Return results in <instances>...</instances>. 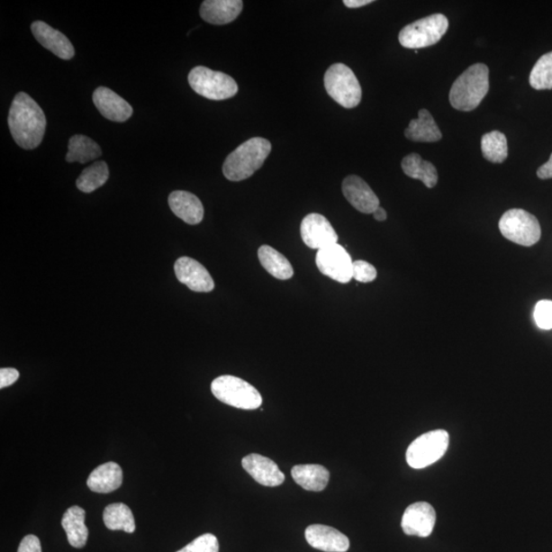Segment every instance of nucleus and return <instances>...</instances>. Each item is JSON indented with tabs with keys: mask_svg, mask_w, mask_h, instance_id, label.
I'll list each match as a JSON object with an SVG mask.
<instances>
[{
	"mask_svg": "<svg viewBox=\"0 0 552 552\" xmlns=\"http://www.w3.org/2000/svg\"><path fill=\"white\" fill-rule=\"evenodd\" d=\"M271 152V143L262 138H253L241 143L223 164V174L231 181H241L258 171Z\"/></svg>",
	"mask_w": 552,
	"mask_h": 552,
	"instance_id": "7ed1b4c3",
	"label": "nucleus"
},
{
	"mask_svg": "<svg viewBox=\"0 0 552 552\" xmlns=\"http://www.w3.org/2000/svg\"><path fill=\"white\" fill-rule=\"evenodd\" d=\"M93 100L101 114L114 122H125L133 114L131 105L110 88L101 86L95 89Z\"/></svg>",
	"mask_w": 552,
	"mask_h": 552,
	"instance_id": "dca6fc26",
	"label": "nucleus"
},
{
	"mask_svg": "<svg viewBox=\"0 0 552 552\" xmlns=\"http://www.w3.org/2000/svg\"><path fill=\"white\" fill-rule=\"evenodd\" d=\"M537 176L540 179H550L552 178V154L549 158L548 162L542 165L538 170H537Z\"/></svg>",
	"mask_w": 552,
	"mask_h": 552,
	"instance_id": "e433bc0d",
	"label": "nucleus"
},
{
	"mask_svg": "<svg viewBox=\"0 0 552 552\" xmlns=\"http://www.w3.org/2000/svg\"><path fill=\"white\" fill-rule=\"evenodd\" d=\"M529 81L534 89H552V51L537 60Z\"/></svg>",
	"mask_w": 552,
	"mask_h": 552,
	"instance_id": "7c9ffc66",
	"label": "nucleus"
},
{
	"mask_svg": "<svg viewBox=\"0 0 552 552\" xmlns=\"http://www.w3.org/2000/svg\"><path fill=\"white\" fill-rule=\"evenodd\" d=\"M243 7L241 0H206L201 5L200 14L210 24L225 25L236 20Z\"/></svg>",
	"mask_w": 552,
	"mask_h": 552,
	"instance_id": "6ab92c4d",
	"label": "nucleus"
},
{
	"mask_svg": "<svg viewBox=\"0 0 552 552\" xmlns=\"http://www.w3.org/2000/svg\"><path fill=\"white\" fill-rule=\"evenodd\" d=\"M305 537L310 547L324 552H346L350 547L349 538L329 526H309Z\"/></svg>",
	"mask_w": 552,
	"mask_h": 552,
	"instance_id": "f3484780",
	"label": "nucleus"
},
{
	"mask_svg": "<svg viewBox=\"0 0 552 552\" xmlns=\"http://www.w3.org/2000/svg\"><path fill=\"white\" fill-rule=\"evenodd\" d=\"M499 230L505 239L524 247L534 246L541 238L539 222L523 209L506 211L499 222Z\"/></svg>",
	"mask_w": 552,
	"mask_h": 552,
	"instance_id": "6e6552de",
	"label": "nucleus"
},
{
	"mask_svg": "<svg viewBox=\"0 0 552 552\" xmlns=\"http://www.w3.org/2000/svg\"><path fill=\"white\" fill-rule=\"evenodd\" d=\"M301 237L310 249H319L338 244V234L327 218L321 214L307 215L301 223Z\"/></svg>",
	"mask_w": 552,
	"mask_h": 552,
	"instance_id": "9b49d317",
	"label": "nucleus"
},
{
	"mask_svg": "<svg viewBox=\"0 0 552 552\" xmlns=\"http://www.w3.org/2000/svg\"><path fill=\"white\" fill-rule=\"evenodd\" d=\"M7 122L19 147L25 149L40 147L47 130V118L32 96L25 93L14 96Z\"/></svg>",
	"mask_w": 552,
	"mask_h": 552,
	"instance_id": "f257e3e1",
	"label": "nucleus"
},
{
	"mask_svg": "<svg viewBox=\"0 0 552 552\" xmlns=\"http://www.w3.org/2000/svg\"><path fill=\"white\" fill-rule=\"evenodd\" d=\"M436 511L428 502H415L406 509L401 527L406 535L426 538L434 530Z\"/></svg>",
	"mask_w": 552,
	"mask_h": 552,
	"instance_id": "ddd939ff",
	"label": "nucleus"
},
{
	"mask_svg": "<svg viewBox=\"0 0 552 552\" xmlns=\"http://www.w3.org/2000/svg\"><path fill=\"white\" fill-rule=\"evenodd\" d=\"M481 149L484 158L491 163H503L509 156L508 140L501 131L484 134Z\"/></svg>",
	"mask_w": 552,
	"mask_h": 552,
	"instance_id": "c85d7f7f",
	"label": "nucleus"
},
{
	"mask_svg": "<svg viewBox=\"0 0 552 552\" xmlns=\"http://www.w3.org/2000/svg\"><path fill=\"white\" fill-rule=\"evenodd\" d=\"M373 0H344L343 4L349 9H358V7L373 4Z\"/></svg>",
	"mask_w": 552,
	"mask_h": 552,
	"instance_id": "4c0bfd02",
	"label": "nucleus"
},
{
	"mask_svg": "<svg viewBox=\"0 0 552 552\" xmlns=\"http://www.w3.org/2000/svg\"><path fill=\"white\" fill-rule=\"evenodd\" d=\"M258 257L261 266L272 276L285 281L294 276L292 264L276 249L264 245L258 249Z\"/></svg>",
	"mask_w": 552,
	"mask_h": 552,
	"instance_id": "a878e982",
	"label": "nucleus"
},
{
	"mask_svg": "<svg viewBox=\"0 0 552 552\" xmlns=\"http://www.w3.org/2000/svg\"><path fill=\"white\" fill-rule=\"evenodd\" d=\"M324 87L332 100L346 109L357 107L361 102L360 83L349 67L331 65L324 74Z\"/></svg>",
	"mask_w": 552,
	"mask_h": 552,
	"instance_id": "39448f33",
	"label": "nucleus"
},
{
	"mask_svg": "<svg viewBox=\"0 0 552 552\" xmlns=\"http://www.w3.org/2000/svg\"><path fill=\"white\" fill-rule=\"evenodd\" d=\"M489 87V68L485 64H475L453 83L450 104L457 111H474L487 95Z\"/></svg>",
	"mask_w": 552,
	"mask_h": 552,
	"instance_id": "f03ea898",
	"label": "nucleus"
},
{
	"mask_svg": "<svg viewBox=\"0 0 552 552\" xmlns=\"http://www.w3.org/2000/svg\"><path fill=\"white\" fill-rule=\"evenodd\" d=\"M342 191L351 205L365 214H374L380 207V200L365 180L357 176L344 179Z\"/></svg>",
	"mask_w": 552,
	"mask_h": 552,
	"instance_id": "4468645a",
	"label": "nucleus"
},
{
	"mask_svg": "<svg viewBox=\"0 0 552 552\" xmlns=\"http://www.w3.org/2000/svg\"><path fill=\"white\" fill-rule=\"evenodd\" d=\"M244 470L257 482L267 487H276L285 482V475L274 460L260 455H249L241 460Z\"/></svg>",
	"mask_w": 552,
	"mask_h": 552,
	"instance_id": "2eb2a0df",
	"label": "nucleus"
},
{
	"mask_svg": "<svg viewBox=\"0 0 552 552\" xmlns=\"http://www.w3.org/2000/svg\"><path fill=\"white\" fill-rule=\"evenodd\" d=\"M352 276L359 283H372L377 276V271L372 264L357 260L353 262Z\"/></svg>",
	"mask_w": 552,
	"mask_h": 552,
	"instance_id": "72a5a7b5",
	"label": "nucleus"
},
{
	"mask_svg": "<svg viewBox=\"0 0 552 552\" xmlns=\"http://www.w3.org/2000/svg\"><path fill=\"white\" fill-rule=\"evenodd\" d=\"M188 83L195 92L212 101H224L239 92L237 82L230 75L199 66L188 74Z\"/></svg>",
	"mask_w": 552,
	"mask_h": 552,
	"instance_id": "0eeeda50",
	"label": "nucleus"
},
{
	"mask_svg": "<svg viewBox=\"0 0 552 552\" xmlns=\"http://www.w3.org/2000/svg\"><path fill=\"white\" fill-rule=\"evenodd\" d=\"M19 376L20 374L16 368L0 369V388L10 387V385L18 381Z\"/></svg>",
	"mask_w": 552,
	"mask_h": 552,
	"instance_id": "c9c22d12",
	"label": "nucleus"
},
{
	"mask_svg": "<svg viewBox=\"0 0 552 552\" xmlns=\"http://www.w3.org/2000/svg\"><path fill=\"white\" fill-rule=\"evenodd\" d=\"M103 154V150L97 143L86 135H74L68 145L66 161L68 163L78 162L86 164L95 160Z\"/></svg>",
	"mask_w": 552,
	"mask_h": 552,
	"instance_id": "bb28decb",
	"label": "nucleus"
},
{
	"mask_svg": "<svg viewBox=\"0 0 552 552\" xmlns=\"http://www.w3.org/2000/svg\"><path fill=\"white\" fill-rule=\"evenodd\" d=\"M168 202L173 213L186 223L196 225L203 222V204L194 194L185 191L173 192Z\"/></svg>",
	"mask_w": 552,
	"mask_h": 552,
	"instance_id": "aec40b11",
	"label": "nucleus"
},
{
	"mask_svg": "<svg viewBox=\"0 0 552 552\" xmlns=\"http://www.w3.org/2000/svg\"><path fill=\"white\" fill-rule=\"evenodd\" d=\"M18 552H42L39 537L27 535L20 543Z\"/></svg>",
	"mask_w": 552,
	"mask_h": 552,
	"instance_id": "f704fd0d",
	"label": "nucleus"
},
{
	"mask_svg": "<svg viewBox=\"0 0 552 552\" xmlns=\"http://www.w3.org/2000/svg\"><path fill=\"white\" fill-rule=\"evenodd\" d=\"M315 262L322 275L338 283L347 284L353 278L351 256L341 245L335 244L319 249Z\"/></svg>",
	"mask_w": 552,
	"mask_h": 552,
	"instance_id": "9d476101",
	"label": "nucleus"
},
{
	"mask_svg": "<svg viewBox=\"0 0 552 552\" xmlns=\"http://www.w3.org/2000/svg\"><path fill=\"white\" fill-rule=\"evenodd\" d=\"M403 172L408 177L419 179L429 188H433L438 183V172L435 166L419 154L406 156L401 163Z\"/></svg>",
	"mask_w": 552,
	"mask_h": 552,
	"instance_id": "393cba45",
	"label": "nucleus"
},
{
	"mask_svg": "<svg viewBox=\"0 0 552 552\" xmlns=\"http://www.w3.org/2000/svg\"><path fill=\"white\" fill-rule=\"evenodd\" d=\"M449 446V434L444 430H436L415 439L406 452L408 466L423 468L443 457Z\"/></svg>",
	"mask_w": 552,
	"mask_h": 552,
	"instance_id": "1a4fd4ad",
	"label": "nucleus"
},
{
	"mask_svg": "<svg viewBox=\"0 0 552 552\" xmlns=\"http://www.w3.org/2000/svg\"><path fill=\"white\" fill-rule=\"evenodd\" d=\"M32 33L35 40L39 41L44 49L49 50L52 54L59 59L68 60L75 55V50L66 35L58 30L50 27L47 23L35 21L32 25Z\"/></svg>",
	"mask_w": 552,
	"mask_h": 552,
	"instance_id": "a211bd4d",
	"label": "nucleus"
},
{
	"mask_svg": "<svg viewBox=\"0 0 552 552\" xmlns=\"http://www.w3.org/2000/svg\"><path fill=\"white\" fill-rule=\"evenodd\" d=\"M174 270L178 281L194 292L209 293L214 290L215 284L209 271L190 257H181L176 262Z\"/></svg>",
	"mask_w": 552,
	"mask_h": 552,
	"instance_id": "f8f14e48",
	"label": "nucleus"
},
{
	"mask_svg": "<svg viewBox=\"0 0 552 552\" xmlns=\"http://www.w3.org/2000/svg\"><path fill=\"white\" fill-rule=\"evenodd\" d=\"M292 476L294 482L307 491H321L327 488L330 481L328 468L321 465H298L292 468Z\"/></svg>",
	"mask_w": 552,
	"mask_h": 552,
	"instance_id": "5701e85b",
	"label": "nucleus"
},
{
	"mask_svg": "<svg viewBox=\"0 0 552 552\" xmlns=\"http://www.w3.org/2000/svg\"><path fill=\"white\" fill-rule=\"evenodd\" d=\"M405 138L414 142H436L441 140L442 132L430 113L422 109L419 118L412 120L406 128Z\"/></svg>",
	"mask_w": 552,
	"mask_h": 552,
	"instance_id": "b1692460",
	"label": "nucleus"
},
{
	"mask_svg": "<svg viewBox=\"0 0 552 552\" xmlns=\"http://www.w3.org/2000/svg\"><path fill=\"white\" fill-rule=\"evenodd\" d=\"M374 217L377 222H385L387 219V212L379 207L375 211Z\"/></svg>",
	"mask_w": 552,
	"mask_h": 552,
	"instance_id": "58836bf2",
	"label": "nucleus"
},
{
	"mask_svg": "<svg viewBox=\"0 0 552 552\" xmlns=\"http://www.w3.org/2000/svg\"><path fill=\"white\" fill-rule=\"evenodd\" d=\"M86 512L78 505L71 506L64 513L62 527L68 537V542L75 548H83L88 539V529L86 525Z\"/></svg>",
	"mask_w": 552,
	"mask_h": 552,
	"instance_id": "4be33fe9",
	"label": "nucleus"
},
{
	"mask_svg": "<svg viewBox=\"0 0 552 552\" xmlns=\"http://www.w3.org/2000/svg\"><path fill=\"white\" fill-rule=\"evenodd\" d=\"M449 21L442 14H435L412 23L399 33V42L405 49L432 47L448 32Z\"/></svg>",
	"mask_w": 552,
	"mask_h": 552,
	"instance_id": "423d86ee",
	"label": "nucleus"
},
{
	"mask_svg": "<svg viewBox=\"0 0 552 552\" xmlns=\"http://www.w3.org/2000/svg\"><path fill=\"white\" fill-rule=\"evenodd\" d=\"M104 521L105 527L112 531L122 530L126 533H133L135 531V520L133 513L124 503H113L107 506L104 511Z\"/></svg>",
	"mask_w": 552,
	"mask_h": 552,
	"instance_id": "cd10ccee",
	"label": "nucleus"
},
{
	"mask_svg": "<svg viewBox=\"0 0 552 552\" xmlns=\"http://www.w3.org/2000/svg\"><path fill=\"white\" fill-rule=\"evenodd\" d=\"M177 552H219V542L213 534H204Z\"/></svg>",
	"mask_w": 552,
	"mask_h": 552,
	"instance_id": "2f4dec72",
	"label": "nucleus"
},
{
	"mask_svg": "<svg viewBox=\"0 0 552 552\" xmlns=\"http://www.w3.org/2000/svg\"><path fill=\"white\" fill-rule=\"evenodd\" d=\"M123 472L116 463L97 466L87 479V486L95 493H111L122 485Z\"/></svg>",
	"mask_w": 552,
	"mask_h": 552,
	"instance_id": "412c9836",
	"label": "nucleus"
},
{
	"mask_svg": "<svg viewBox=\"0 0 552 552\" xmlns=\"http://www.w3.org/2000/svg\"><path fill=\"white\" fill-rule=\"evenodd\" d=\"M534 320L541 330L552 329V301L542 300L534 310Z\"/></svg>",
	"mask_w": 552,
	"mask_h": 552,
	"instance_id": "473e14b6",
	"label": "nucleus"
},
{
	"mask_svg": "<svg viewBox=\"0 0 552 552\" xmlns=\"http://www.w3.org/2000/svg\"><path fill=\"white\" fill-rule=\"evenodd\" d=\"M109 176L108 164L104 161H98L82 171L77 181V186L82 193L90 194L107 183Z\"/></svg>",
	"mask_w": 552,
	"mask_h": 552,
	"instance_id": "c756f323",
	"label": "nucleus"
},
{
	"mask_svg": "<svg viewBox=\"0 0 552 552\" xmlns=\"http://www.w3.org/2000/svg\"><path fill=\"white\" fill-rule=\"evenodd\" d=\"M211 391L222 403L240 410L254 411L262 405V396L251 384L233 376H222L211 384Z\"/></svg>",
	"mask_w": 552,
	"mask_h": 552,
	"instance_id": "20e7f679",
	"label": "nucleus"
}]
</instances>
